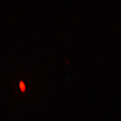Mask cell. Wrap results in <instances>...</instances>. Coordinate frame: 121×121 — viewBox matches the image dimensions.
Masks as SVG:
<instances>
[{
    "label": "cell",
    "mask_w": 121,
    "mask_h": 121,
    "mask_svg": "<svg viewBox=\"0 0 121 121\" xmlns=\"http://www.w3.org/2000/svg\"><path fill=\"white\" fill-rule=\"evenodd\" d=\"M20 90L22 91H25V90H26V86H25L24 83L23 82H20Z\"/></svg>",
    "instance_id": "cell-1"
}]
</instances>
